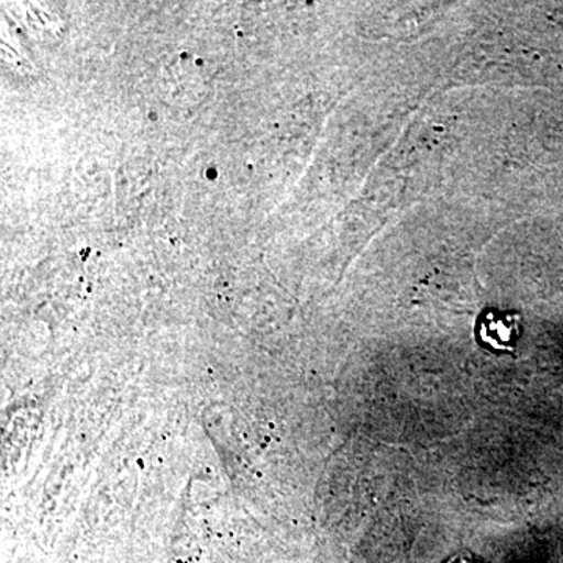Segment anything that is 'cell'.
I'll list each match as a JSON object with an SVG mask.
<instances>
[{"mask_svg": "<svg viewBox=\"0 0 563 563\" xmlns=\"http://www.w3.org/2000/svg\"><path fill=\"white\" fill-rule=\"evenodd\" d=\"M521 336V317L512 312L487 310L477 322V339L487 350L514 352Z\"/></svg>", "mask_w": 563, "mask_h": 563, "instance_id": "6da1fadb", "label": "cell"}, {"mask_svg": "<svg viewBox=\"0 0 563 563\" xmlns=\"http://www.w3.org/2000/svg\"><path fill=\"white\" fill-rule=\"evenodd\" d=\"M446 563H483L479 561H476V559L470 558V555L466 554H457L454 555V558H451L450 561Z\"/></svg>", "mask_w": 563, "mask_h": 563, "instance_id": "7a4b0ae2", "label": "cell"}]
</instances>
